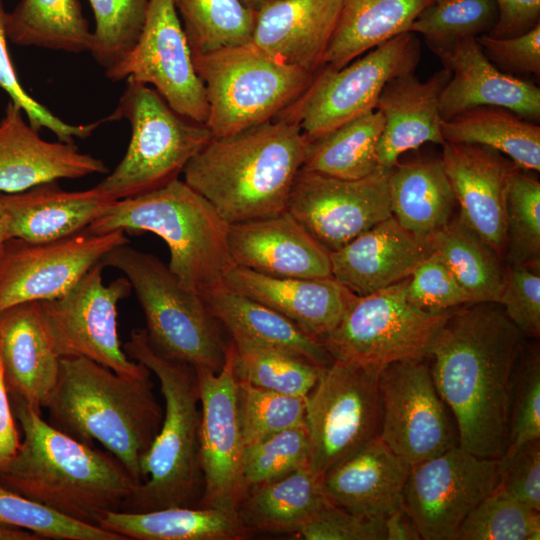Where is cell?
<instances>
[{
    "label": "cell",
    "mask_w": 540,
    "mask_h": 540,
    "mask_svg": "<svg viewBox=\"0 0 540 540\" xmlns=\"http://www.w3.org/2000/svg\"><path fill=\"white\" fill-rule=\"evenodd\" d=\"M496 304L455 309L427 355L437 391L454 419L458 446L495 459L508 446L513 375L525 344Z\"/></svg>",
    "instance_id": "1"
},
{
    "label": "cell",
    "mask_w": 540,
    "mask_h": 540,
    "mask_svg": "<svg viewBox=\"0 0 540 540\" xmlns=\"http://www.w3.org/2000/svg\"><path fill=\"white\" fill-rule=\"evenodd\" d=\"M23 440L0 468V485L76 521L99 526L140 485L110 452L86 445L10 399Z\"/></svg>",
    "instance_id": "2"
},
{
    "label": "cell",
    "mask_w": 540,
    "mask_h": 540,
    "mask_svg": "<svg viewBox=\"0 0 540 540\" xmlns=\"http://www.w3.org/2000/svg\"><path fill=\"white\" fill-rule=\"evenodd\" d=\"M308 141L295 123L272 119L212 137L185 166L184 181L229 224L287 210Z\"/></svg>",
    "instance_id": "3"
},
{
    "label": "cell",
    "mask_w": 540,
    "mask_h": 540,
    "mask_svg": "<svg viewBox=\"0 0 540 540\" xmlns=\"http://www.w3.org/2000/svg\"><path fill=\"white\" fill-rule=\"evenodd\" d=\"M44 408L54 428L89 446L99 442L143 482L140 463L164 417L150 377H126L85 357H62Z\"/></svg>",
    "instance_id": "4"
},
{
    "label": "cell",
    "mask_w": 540,
    "mask_h": 540,
    "mask_svg": "<svg viewBox=\"0 0 540 540\" xmlns=\"http://www.w3.org/2000/svg\"><path fill=\"white\" fill-rule=\"evenodd\" d=\"M123 350L156 375L165 409L161 427L140 463L143 482L120 511L196 507L203 490L199 459L201 408L196 370L157 353L150 346L145 329L133 330Z\"/></svg>",
    "instance_id": "5"
},
{
    "label": "cell",
    "mask_w": 540,
    "mask_h": 540,
    "mask_svg": "<svg viewBox=\"0 0 540 540\" xmlns=\"http://www.w3.org/2000/svg\"><path fill=\"white\" fill-rule=\"evenodd\" d=\"M87 229L97 234L119 229L154 233L169 248L171 272L199 295L224 285L236 266L228 245L229 223L179 178L157 190L109 202Z\"/></svg>",
    "instance_id": "6"
},
{
    "label": "cell",
    "mask_w": 540,
    "mask_h": 540,
    "mask_svg": "<svg viewBox=\"0 0 540 540\" xmlns=\"http://www.w3.org/2000/svg\"><path fill=\"white\" fill-rule=\"evenodd\" d=\"M100 263L120 270L130 282L145 316L148 342L157 353L194 368L221 369L227 346L221 325L168 265L128 243L113 248Z\"/></svg>",
    "instance_id": "7"
},
{
    "label": "cell",
    "mask_w": 540,
    "mask_h": 540,
    "mask_svg": "<svg viewBox=\"0 0 540 540\" xmlns=\"http://www.w3.org/2000/svg\"><path fill=\"white\" fill-rule=\"evenodd\" d=\"M126 83L116 109L104 120L126 119L130 142L115 169L95 186L111 201L136 197L178 179L213 137L205 124L175 112L152 87Z\"/></svg>",
    "instance_id": "8"
},
{
    "label": "cell",
    "mask_w": 540,
    "mask_h": 540,
    "mask_svg": "<svg viewBox=\"0 0 540 540\" xmlns=\"http://www.w3.org/2000/svg\"><path fill=\"white\" fill-rule=\"evenodd\" d=\"M213 137L232 135L274 119L316 74L283 64L249 43L193 55Z\"/></svg>",
    "instance_id": "9"
},
{
    "label": "cell",
    "mask_w": 540,
    "mask_h": 540,
    "mask_svg": "<svg viewBox=\"0 0 540 540\" xmlns=\"http://www.w3.org/2000/svg\"><path fill=\"white\" fill-rule=\"evenodd\" d=\"M420 59L415 33L399 34L340 69L323 67L308 88L274 119L299 126L307 141L375 109L384 86L414 73Z\"/></svg>",
    "instance_id": "10"
},
{
    "label": "cell",
    "mask_w": 540,
    "mask_h": 540,
    "mask_svg": "<svg viewBox=\"0 0 540 540\" xmlns=\"http://www.w3.org/2000/svg\"><path fill=\"white\" fill-rule=\"evenodd\" d=\"M383 367L334 359L307 396L308 466L319 476L379 435Z\"/></svg>",
    "instance_id": "11"
},
{
    "label": "cell",
    "mask_w": 540,
    "mask_h": 540,
    "mask_svg": "<svg viewBox=\"0 0 540 540\" xmlns=\"http://www.w3.org/2000/svg\"><path fill=\"white\" fill-rule=\"evenodd\" d=\"M406 282L354 296L337 327L321 340L333 359L385 367L427 357L455 309L433 313L414 306L406 298Z\"/></svg>",
    "instance_id": "12"
},
{
    "label": "cell",
    "mask_w": 540,
    "mask_h": 540,
    "mask_svg": "<svg viewBox=\"0 0 540 540\" xmlns=\"http://www.w3.org/2000/svg\"><path fill=\"white\" fill-rule=\"evenodd\" d=\"M101 263L94 265L60 297L39 301L51 345L62 357H85L131 378L151 371L129 358L118 335L117 305L131 293L126 277L103 282Z\"/></svg>",
    "instance_id": "13"
},
{
    "label": "cell",
    "mask_w": 540,
    "mask_h": 540,
    "mask_svg": "<svg viewBox=\"0 0 540 540\" xmlns=\"http://www.w3.org/2000/svg\"><path fill=\"white\" fill-rule=\"evenodd\" d=\"M426 359L386 365L379 379V437L411 466L458 445L454 419Z\"/></svg>",
    "instance_id": "14"
},
{
    "label": "cell",
    "mask_w": 540,
    "mask_h": 540,
    "mask_svg": "<svg viewBox=\"0 0 540 540\" xmlns=\"http://www.w3.org/2000/svg\"><path fill=\"white\" fill-rule=\"evenodd\" d=\"M498 484V458L458 445L412 466L402 504L423 540H456L468 514Z\"/></svg>",
    "instance_id": "15"
},
{
    "label": "cell",
    "mask_w": 540,
    "mask_h": 540,
    "mask_svg": "<svg viewBox=\"0 0 540 540\" xmlns=\"http://www.w3.org/2000/svg\"><path fill=\"white\" fill-rule=\"evenodd\" d=\"M113 81L151 85L181 116L205 124L209 106L173 0H150L133 48L105 70Z\"/></svg>",
    "instance_id": "16"
},
{
    "label": "cell",
    "mask_w": 540,
    "mask_h": 540,
    "mask_svg": "<svg viewBox=\"0 0 540 540\" xmlns=\"http://www.w3.org/2000/svg\"><path fill=\"white\" fill-rule=\"evenodd\" d=\"M129 243L124 230L88 229L48 242L9 239L0 254V312L60 297L113 248Z\"/></svg>",
    "instance_id": "17"
},
{
    "label": "cell",
    "mask_w": 540,
    "mask_h": 540,
    "mask_svg": "<svg viewBox=\"0 0 540 540\" xmlns=\"http://www.w3.org/2000/svg\"><path fill=\"white\" fill-rule=\"evenodd\" d=\"M200 391L199 459L203 490L196 507L237 514L245 495L234 348L227 343L221 369L195 368ZM238 515V514H237Z\"/></svg>",
    "instance_id": "18"
},
{
    "label": "cell",
    "mask_w": 540,
    "mask_h": 540,
    "mask_svg": "<svg viewBox=\"0 0 540 540\" xmlns=\"http://www.w3.org/2000/svg\"><path fill=\"white\" fill-rule=\"evenodd\" d=\"M390 170L356 180L300 169L287 210L329 252L336 251L391 214Z\"/></svg>",
    "instance_id": "19"
},
{
    "label": "cell",
    "mask_w": 540,
    "mask_h": 540,
    "mask_svg": "<svg viewBox=\"0 0 540 540\" xmlns=\"http://www.w3.org/2000/svg\"><path fill=\"white\" fill-rule=\"evenodd\" d=\"M442 148L441 159L460 207L458 215L504 259L506 194L519 168L483 145L444 141Z\"/></svg>",
    "instance_id": "20"
},
{
    "label": "cell",
    "mask_w": 540,
    "mask_h": 540,
    "mask_svg": "<svg viewBox=\"0 0 540 540\" xmlns=\"http://www.w3.org/2000/svg\"><path fill=\"white\" fill-rule=\"evenodd\" d=\"M236 266L284 278L332 277L330 252L288 211L229 224Z\"/></svg>",
    "instance_id": "21"
},
{
    "label": "cell",
    "mask_w": 540,
    "mask_h": 540,
    "mask_svg": "<svg viewBox=\"0 0 540 540\" xmlns=\"http://www.w3.org/2000/svg\"><path fill=\"white\" fill-rule=\"evenodd\" d=\"M435 54L451 72L439 101L443 120L477 106L502 107L529 121L539 120V87L500 71L486 57L476 37L462 39Z\"/></svg>",
    "instance_id": "22"
},
{
    "label": "cell",
    "mask_w": 540,
    "mask_h": 540,
    "mask_svg": "<svg viewBox=\"0 0 540 540\" xmlns=\"http://www.w3.org/2000/svg\"><path fill=\"white\" fill-rule=\"evenodd\" d=\"M25 117L9 100L0 120V192L109 171L101 159L80 152L74 143L42 139Z\"/></svg>",
    "instance_id": "23"
},
{
    "label": "cell",
    "mask_w": 540,
    "mask_h": 540,
    "mask_svg": "<svg viewBox=\"0 0 540 540\" xmlns=\"http://www.w3.org/2000/svg\"><path fill=\"white\" fill-rule=\"evenodd\" d=\"M224 285L276 311L321 342L339 324L355 294L333 277H273L235 266Z\"/></svg>",
    "instance_id": "24"
},
{
    "label": "cell",
    "mask_w": 540,
    "mask_h": 540,
    "mask_svg": "<svg viewBox=\"0 0 540 540\" xmlns=\"http://www.w3.org/2000/svg\"><path fill=\"white\" fill-rule=\"evenodd\" d=\"M432 252L391 215L330 252L332 277L357 296L407 279Z\"/></svg>",
    "instance_id": "25"
},
{
    "label": "cell",
    "mask_w": 540,
    "mask_h": 540,
    "mask_svg": "<svg viewBox=\"0 0 540 540\" xmlns=\"http://www.w3.org/2000/svg\"><path fill=\"white\" fill-rule=\"evenodd\" d=\"M340 9L341 0H270L256 12L251 43L283 64L316 74Z\"/></svg>",
    "instance_id": "26"
},
{
    "label": "cell",
    "mask_w": 540,
    "mask_h": 540,
    "mask_svg": "<svg viewBox=\"0 0 540 540\" xmlns=\"http://www.w3.org/2000/svg\"><path fill=\"white\" fill-rule=\"evenodd\" d=\"M412 466L378 436L340 460L321 477L333 505L360 517L381 519L402 504Z\"/></svg>",
    "instance_id": "27"
},
{
    "label": "cell",
    "mask_w": 540,
    "mask_h": 540,
    "mask_svg": "<svg viewBox=\"0 0 540 540\" xmlns=\"http://www.w3.org/2000/svg\"><path fill=\"white\" fill-rule=\"evenodd\" d=\"M450 78V70L444 67L425 82L408 73L384 86L375 105L384 120L377 145L380 168L391 170L403 153L425 143H444L439 101Z\"/></svg>",
    "instance_id": "28"
},
{
    "label": "cell",
    "mask_w": 540,
    "mask_h": 540,
    "mask_svg": "<svg viewBox=\"0 0 540 540\" xmlns=\"http://www.w3.org/2000/svg\"><path fill=\"white\" fill-rule=\"evenodd\" d=\"M59 360L39 301L0 312V361L11 400L20 399L41 413L56 383Z\"/></svg>",
    "instance_id": "29"
},
{
    "label": "cell",
    "mask_w": 540,
    "mask_h": 540,
    "mask_svg": "<svg viewBox=\"0 0 540 540\" xmlns=\"http://www.w3.org/2000/svg\"><path fill=\"white\" fill-rule=\"evenodd\" d=\"M111 202L96 187L66 191L56 181L0 192V218L11 238L48 242L87 229Z\"/></svg>",
    "instance_id": "30"
},
{
    "label": "cell",
    "mask_w": 540,
    "mask_h": 540,
    "mask_svg": "<svg viewBox=\"0 0 540 540\" xmlns=\"http://www.w3.org/2000/svg\"><path fill=\"white\" fill-rule=\"evenodd\" d=\"M213 317L231 335L297 355L326 368L333 358L323 344L271 308L225 285L200 295Z\"/></svg>",
    "instance_id": "31"
},
{
    "label": "cell",
    "mask_w": 540,
    "mask_h": 540,
    "mask_svg": "<svg viewBox=\"0 0 540 540\" xmlns=\"http://www.w3.org/2000/svg\"><path fill=\"white\" fill-rule=\"evenodd\" d=\"M388 187L392 216L415 237L428 241L451 220L456 199L441 158L398 163Z\"/></svg>",
    "instance_id": "32"
},
{
    "label": "cell",
    "mask_w": 540,
    "mask_h": 540,
    "mask_svg": "<svg viewBox=\"0 0 540 540\" xmlns=\"http://www.w3.org/2000/svg\"><path fill=\"white\" fill-rule=\"evenodd\" d=\"M434 0H341L323 67L340 69L377 45L405 32Z\"/></svg>",
    "instance_id": "33"
},
{
    "label": "cell",
    "mask_w": 540,
    "mask_h": 540,
    "mask_svg": "<svg viewBox=\"0 0 540 540\" xmlns=\"http://www.w3.org/2000/svg\"><path fill=\"white\" fill-rule=\"evenodd\" d=\"M98 525L125 540H242L252 534L237 514L185 506L148 512H108Z\"/></svg>",
    "instance_id": "34"
},
{
    "label": "cell",
    "mask_w": 540,
    "mask_h": 540,
    "mask_svg": "<svg viewBox=\"0 0 540 540\" xmlns=\"http://www.w3.org/2000/svg\"><path fill=\"white\" fill-rule=\"evenodd\" d=\"M328 502L321 477L306 465L250 488L241 500L237 514L250 532L296 533Z\"/></svg>",
    "instance_id": "35"
},
{
    "label": "cell",
    "mask_w": 540,
    "mask_h": 540,
    "mask_svg": "<svg viewBox=\"0 0 540 540\" xmlns=\"http://www.w3.org/2000/svg\"><path fill=\"white\" fill-rule=\"evenodd\" d=\"M444 141L479 144L506 155L519 169L540 171V127L497 106H477L441 122Z\"/></svg>",
    "instance_id": "36"
},
{
    "label": "cell",
    "mask_w": 540,
    "mask_h": 540,
    "mask_svg": "<svg viewBox=\"0 0 540 540\" xmlns=\"http://www.w3.org/2000/svg\"><path fill=\"white\" fill-rule=\"evenodd\" d=\"M384 120L374 109L308 141L303 170L356 180L379 169L377 145Z\"/></svg>",
    "instance_id": "37"
},
{
    "label": "cell",
    "mask_w": 540,
    "mask_h": 540,
    "mask_svg": "<svg viewBox=\"0 0 540 540\" xmlns=\"http://www.w3.org/2000/svg\"><path fill=\"white\" fill-rule=\"evenodd\" d=\"M8 41L67 53L90 50L92 32L79 0H20L7 13Z\"/></svg>",
    "instance_id": "38"
},
{
    "label": "cell",
    "mask_w": 540,
    "mask_h": 540,
    "mask_svg": "<svg viewBox=\"0 0 540 540\" xmlns=\"http://www.w3.org/2000/svg\"><path fill=\"white\" fill-rule=\"evenodd\" d=\"M428 243L451 270L473 303H497L505 269L495 251L458 215Z\"/></svg>",
    "instance_id": "39"
},
{
    "label": "cell",
    "mask_w": 540,
    "mask_h": 540,
    "mask_svg": "<svg viewBox=\"0 0 540 540\" xmlns=\"http://www.w3.org/2000/svg\"><path fill=\"white\" fill-rule=\"evenodd\" d=\"M231 342L236 379L259 388L307 397L325 369L287 351L242 337H231Z\"/></svg>",
    "instance_id": "40"
},
{
    "label": "cell",
    "mask_w": 540,
    "mask_h": 540,
    "mask_svg": "<svg viewBox=\"0 0 540 540\" xmlns=\"http://www.w3.org/2000/svg\"><path fill=\"white\" fill-rule=\"evenodd\" d=\"M192 56L249 44L256 12L240 0H173Z\"/></svg>",
    "instance_id": "41"
},
{
    "label": "cell",
    "mask_w": 540,
    "mask_h": 540,
    "mask_svg": "<svg viewBox=\"0 0 540 540\" xmlns=\"http://www.w3.org/2000/svg\"><path fill=\"white\" fill-rule=\"evenodd\" d=\"M497 20L495 0H434L417 16L410 32L423 35L435 53L462 39L489 34Z\"/></svg>",
    "instance_id": "42"
},
{
    "label": "cell",
    "mask_w": 540,
    "mask_h": 540,
    "mask_svg": "<svg viewBox=\"0 0 540 540\" xmlns=\"http://www.w3.org/2000/svg\"><path fill=\"white\" fill-rule=\"evenodd\" d=\"M540 513L496 487L462 522L456 540H539Z\"/></svg>",
    "instance_id": "43"
},
{
    "label": "cell",
    "mask_w": 540,
    "mask_h": 540,
    "mask_svg": "<svg viewBox=\"0 0 540 540\" xmlns=\"http://www.w3.org/2000/svg\"><path fill=\"white\" fill-rule=\"evenodd\" d=\"M517 169L505 202V258L510 265L540 268V183Z\"/></svg>",
    "instance_id": "44"
},
{
    "label": "cell",
    "mask_w": 540,
    "mask_h": 540,
    "mask_svg": "<svg viewBox=\"0 0 540 540\" xmlns=\"http://www.w3.org/2000/svg\"><path fill=\"white\" fill-rule=\"evenodd\" d=\"M95 29L89 52L105 70L116 65L136 44L150 0H89Z\"/></svg>",
    "instance_id": "45"
},
{
    "label": "cell",
    "mask_w": 540,
    "mask_h": 540,
    "mask_svg": "<svg viewBox=\"0 0 540 540\" xmlns=\"http://www.w3.org/2000/svg\"><path fill=\"white\" fill-rule=\"evenodd\" d=\"M238 411L245 446L305 422L307 397L283 394L237 380Z\"/></svg>",
    "instance_id": "46"
},
{
    "label": "cell",
    "mask_w": 540,
    "mask_h": 540,
    "mask_svg": "<svg viewBox=\"0 0 540 540\" xmlns=\"http://www.w3.org/2000/svg\"><path fill=\"white\" fill-rule=\"evenodd\" d=\"M306 422L245 446L242 482L245 494L257 485L281 478L308 465Z\"/></svg>",
    "instance_id": "47"
},
{
    "label": "cell",
    "mask_w": 540,
    "mask_h": 540,
    "mask_svg": "<svg viewBox=\"0 0 540 540\" xmlns=\"http://www.w3.org/2000/svg\"><path fill=\"white\" fill-rule=\"evenodd\" d=\"M0 522L33 531L43 539L125 540L99 526L76 521L0 485Z\"/></svg>",
    "instance_id": "48"
},
{
    "label": "cell",
    "mask_w": 540,
    "mask_h": 540,
    "mask_svg": "<svg viewBox=\"0 0 540 540\" xmlns=\"http://www.w3.org/2000/svg\"><path fill=\"white\" fill-rule=\"evenodd\" d=\"M535 439H540V353L525 343L513 375L506 450Z\"/></svg>",
    "instance_id": "49"
},
{
    "label": "cell",
    "mask_w": 540,
    "mask_h": 540,
    "mask_svg": "<svg viewBox=\"0 0 540 540\" xmlns=\"http://www.w3.org/2000/svg\"><path fill=\"white\" fill-rule=\"evenodd\" d=\"M6 20L7 12L3 0H0V88L23 110L29 124L35 130L46 128L52 131L59 141L66 143H74L75 138H88L104 122L103 120L80 125L69 124L53 114L23 88L7 47Z\"/></svg>",
    "instance_id": "50"
},
{
    "label": "cell",
    "mask_w": 540,
    "mask_h": 540,
    "mask_svg": "<svg viewBox=\"0 0 540 540\" xmlns=\"http://www.w3.org/2000/svg\"><path fill=\"white\" fill-rule=\"evenodd\" d=\"M406 298L414 306L433 313L472 304L467 292L434 251L407 278Z\"/></svg>",
    "instance_id": "51"
},
{
    "label": "cell",
    "mask_w": 540,
    "mask_h": 540,
    "mask_svg": "<svg viewBox=\"0 0 540 540\" xmlns=\"http://www.w3.org/2000/svg\"><path fill=\"white\" fill-rule=\"evenodd\" d=\"M540 268L509 265L497 304L524 336L540 335Z\"/></svg>",
    "instance_id": "52"
},
{
    "label": "cell",
    "mask_w": 540,
    "mask_h": 540,
    "mask_svg": "<svg viewBox=\"0 0 540 540\" xmlns=\"http://www.w3.org/2000/svg\"><path fill=\"white\" fill-rule=\"evenodd\" d=\"M497 487L540 512V439L498 458Z\"/></svg>",
    "instance_id": "53"
},
{
    "label": "cell",
    "mask_w": 540,
    "mask_h": 540,
    "mask_svg": "<svg viewBox=\"0 0 540 540\" xmlns=\"http://www.w3.org/2000/svg\"><path fill=\"white\" fill-rule=\"evenodd\" d=\"M295 534L306 540H385L384 518L360 517L328 502Z\"/></svg>",
    "instance_id": "54"
},
{
    "label": "cell",
    "mask_w": 540,
    "mask_h": 540,
    "mask_svg": "<svg viewBox=\"0 0 540 540\" xmlns=\"http://www.w3.org/2000/svg\"><path fill=\"white\" fill-rule=\"evenodd\" d=\"M476 40L500 71L513 76H540V23L518 36L499 38L482 34Z\"/></svg>",
    "instance_id": "55"
},
{
    "label": "cell",
    "mask_w": 540,
    "mask_h": 540,
    "mask_svg": "<svg viewBox=\"0 0 540 540\" xmlns=\"http://www.w3.org/2000/svg\"><path fill=\"white\" fill-rule=\"evenodd\" d=\"M498 20L489 33L505 38L521 35L540 23V0H495Z\"/></svg>",
    "instance_id": "56"
},
{
    "label": "cell",
    "mask_w": 540,
    "mask_h": 540,
    "mask_svg": "<svg viewBox=\"0 0 540 540\" xmlns=\"http://www.w3.org/2000/svg\"><path fill=\"white\" fill-rule=\"evenodd\" d=\"M20 443L0 361V468L17 453Z\"/></svg>",
    "instance_id": "57"
},
{
    "label": "cell",
    "mask_w": 540,
    "mask_h": 540,
    "mask_svg": "<svg viewBox=\"0 0 540 540\" xmlns=\"http://www.w3.org/2000/svg\"><path fill=\"white\" fill-rule=\"evenodd\" d=\"M385 540H420V534L403 504L384 518Z\"/></svg>",
    "instance_id": "58"
},
{
    "label": "cell",
    "mask_w": 540,
    "mask_h": 540,
    "mask_svg": "<svg viewBox=\"0 0 540 540\" xmlns=\"http://www.w3.org/2000/svg\"><path fill=\"white\" fill-rule=\"evenodd\" d=\"M0 540H43V538L25 528L0 522Z\"/></svg>",
    "instance_id": "59"
},
{
    "label": "cell",
    "mask_w": 540,
    "mask_h": 540,
    "mask_svg": "<svg viewBox=\"0 0 540 540\" xmlns=\"http://www.w3.org/2000/svg\"><path fill=\"white\" fill-rule=\"evenodd\" d=\"M245 6L253 11H259L270 0H240Z\"/></svg>",
    "instance_id": "60"
},
{
    "label": "cell",
    "mask_w": 540,
    "mask_h": 540,
    "mask_svg": "<svg viewBox=\"0 0 540 540\" xmlns=\"http://www.w3.org/2000/svg\"><path fill=\"white\" fill-rule=\"evenodd\" d=\"M10 239V236L8 234L6 225L4 221L0 218V254L6 244V242Z\"/></svg>",
    "instance_id": "61"
}]
</instances>
